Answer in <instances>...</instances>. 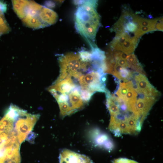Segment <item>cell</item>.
<instances>
[{
    "label": "cell",
    "mask_w": 163,
    "mask_h": 163,
    "mask_svg": "<svg viewBox=\"0 0 163 163\" xmlns=\"http://www.w3.org/2000/svg\"><path fill=\"white\" fill-rule=\"evenodd\" d=\"M29 136L28 137H27L26 139L28 140L30 142H33V140L34 141V138L35 137V133H30L28 135Z\"/></svg>",
    "instance_id": "17"
},
{
    "label": "cell",
    "mask_w": 163,
    "mask_h": 163,
    "mask_svg": "<svg viewBox=\"0 0 163 163\" xmlns=\"http://www.w3.org/2000/svg\"><path fill=\"white\" fill-rule=\"evenodd\" d=\"M126 59L128 67L139 74L145 75L142 66L134 54L132 53L127 56Z\"/></svg>",
    "instance_id": "12"
},
{
    "label": "cell",
    "mask_w": 163,
    "mask_h": 163,
    "mask_svg": "<svg viewBox=\"0 0 163 163\" xmlns=\"http://www.w3.org/2000/svg\"><path fill=\"white\" fill-rule=\"evenodd\" d=\"M78 5L75 14V24L77 32L86 40L91 48L95 43L97 32L100 25V17L96 0L76 2Z\"/></svg>",
    "instance_id": "1"
},
{
    "label": "cell",
    "mask_w": 163,
    "mask_h": 163,
    "mask_svg": "<svg viewBox=\"0 0 163 163\" xmlns=\"http://www.w3.org/2000/svg\"><path fill=\"white\" fill-rule=\"evenodd\" d=\"M133 72L126 68L123 67L115 63L111 74L119 80L127 82L131 78Z\"/></svg>",
    "instance_id": "10"
},
{
    "label": "cell",
    "mask_w": 163,
    "mask_h": 163,
    "mask_svg": "<svg viewBox=\"0 0 163 163\" xmlns=\"http://www.w3.org/2000/svg\"><path fill=\"white\" fill-rule=\"evenodd\" d=\"M58 61L60 73L54 83L67 77L78 79L83 72L88 71L92 67L91 61H82L78 53L71 52L62 55L59 57Z\"/></svg>",
    "instance_id": "2"
},
{
    "label": "cell",
    "mask_w": 163,
    "mask_h": 163,
    "mask_svg": "<svg viewBox=\"0 0 163 163\" xmlns=\"http://www.w3.org/2000/svg\"><path fill=\"white\" fill-rule=\"evenodd\" d=\"M59 163H93L87 156L68 149H64L60 153Z\"/></svg>",
    "instance_id": "6"
},
{
    "label": "cell",
    "mask_w": 163,
    "mask_h": 163,
    "mask_svg": "<svg viewBox=\"0 0 163 163\" xmlns=\"http://www.w3.org/2000/svg\"><path fill=\"white\" fill-rule=\"evenodd\" d=\"M7 10V5L3 2L0 1V15H4V13Z\"/></svg>",
    "instance_id": "15"
},
{
    "label": "cell",
    "mask_w": 163,
    "mask_h": 163,
    "mask_svg": "<svg viewBox=\"0 0 163 163\" xmlns=\"http://www.w3.org/2000/svg\"><path fill=\"white\" fill-rule=\"evenodd\" d=\"M94 139L95 142L98 145L108 150H111L113 148L114 145L112 140L105 134L98 133Z\"/></svg>",
    "instance_id": "11"
},
{
    "label": "cell",
    "mask_w": 163,
    "mask_h": 163,
    "mask_svg": "<svg viewBox=\"0 0 163 163\" xmlns=\"http://www.w3.org/2000/svg\"><path fill=\"white\" fill-rule=\"evenodd\" d=\"M80 92L82 98L85 104L89 102L94 94V93L88 90L81 88Z\"/></svg>",
    "instance_id": "13"
},
{
    "label": "cell",
    "mask_w": 163,
    "mask_h": 163,
    "mask_svg": "<svg viewBox=\"0 0 163 163\" xmlns=\"http://www.w3.org/2000/svg\"><path fill=\"white\" fill-rule=\"evenodd\" d=\"M144 96L137 100L136 104L137 110L143 120L157 100L155 97Z\"/></svg>",
    "instance_id": "9"
},
{
    "label": "cell",
    "mask_w": 163,
    "mask_h": 163,
    "mask_svg": "<svg viewBox=\"0 0 163 163\" xmlns=\"http://www.w3.org/2000/svg\"><path fill=\"white\" fill-rule=\"evenodd\" d=\"M80 87L77 85L67 94L69 97L68 104L72 114L81 110L85 105V103L80 94Z\"/></svg>",
    "instance_id": "8"
},
{
    "label": "cell",
    "mask_w": 163,
    "mask_h": 163,
    "mask_svg": "<svg viewBox=\"0 0 163 163\" xmlns=\"http://www.w3.org/2000/svg\"><path fill=\"white\" fill-rule=\"evenodd\" d=\"M21 144L16 135L0 132V163H21Z\"/></svg>",
    "instance_id": "3"
},
{
    "label": "cell",
    "mask_w": 163,
    "mask_h": 163,
    "mask_svg": "<svg viewBox=\"0 0 163 163\" xmlns=\"http://www.w3.org/2000/svg\"><path fill=\"white\" fill-rule=\"evenodd\" d=\"M11 30L8 24L7 25H0V36L8 33Z\"/></svg>",
    "instance_id": "14"
},
{
    "label": "cell",
    "mask_w": 163,
    "mask_h": 163,
    "mask_svg": "<svg viewBox=\"0 0 163 163\" xmlns=\"http://www.w3.org/2000/svg\"><path fill=\"white\" fill-rule=\"evenodd\" d=\"M8 24L4 16L0 15V25H4Z\"/></svg>",
    "instance_id": "16"
},
{
    "label": "cell",
    "mask_w": 163,
    "mask_h": 163,
    "mask_svg": "<svg viewBox=\"0 0 163 163\" xmlns=\"http://www.w3.org/2000/svg\"><path fill=\"white\" fill-rule=\"evenodd\" d=\"M133 82L137 92L146 97H157L160 95L159 92L149 82L145 75L139 74L134 77Z\"/></svg>",
    "instance_id": "5"
},
{
    "label": "cell",
    "mask_w": 163,
    "mask_h": 163,
    "mask_svg": "<svg viewBox=\"0 0 163 163\" xmlns=\"http://www.w3.org/2000/svg\"><path fill=\"white\" fill-rule=\"evenodd\" d=\"M106 74L102 71L90 70L85 74H82L77 79L82 89L88 90L93 93L105 92Z\"/></svg>",
    "instance_id": "4"
},
{
    "label": "cell",
    "mask_w": 163,
    "mask_h": 163,
    "mask_svg": "<svg viewBox=\"0 0 163 163\" xmlns=\"http://www.w3.org/2000/svg\"><path fill=\"white\" fill-rule=\"evenodd\" d=\"M77 85L72 78L67 77L58 83H53L48 88L47 90L53 96L56 94H68Z\"/></svg>",
    "instance_id": "7"
}]
</instances>
